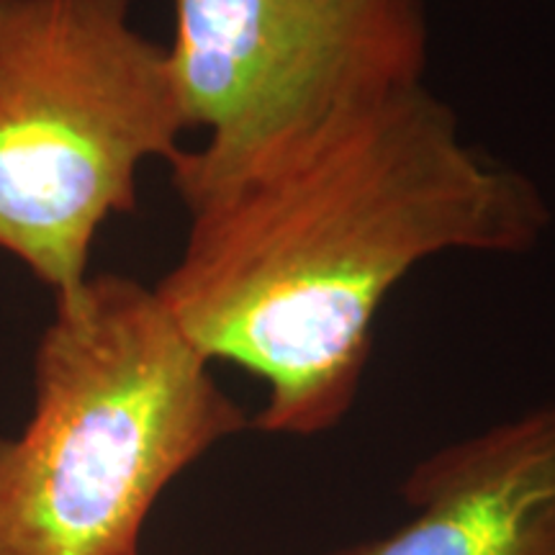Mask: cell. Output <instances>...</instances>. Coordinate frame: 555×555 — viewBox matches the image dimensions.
Wrapping results in <instances>:
<instances>
[{"instance_id":"1","label":"cell","mask_w":555,"mask_h":555,"mask_svg":"<svg viewBox=\"0 0 555 555\" xmlns=\"http://www.w3.org/2000/svg\"><path fill=\"white\" fill-rule=\"evenodd\" d=\"M189 234L157 296L208 363L258 376L253 427L314 437L356 404L386 298L450 253L525 255L530 176L463 134L425 78H373L170 159Z\"/></svg>"},{"instance_id":"2","label":"cell","mask_w":555,"mask_h":555,"mask_svg":"<svg viewBox=\"0 0 555 555\" xmlns=\"http://www.w3.org/2000/svg\"><path fill=\"white\" fill-rule=\"evenodd\" d=\"M247 427L155 286L88 275L54 296L31 420L0 437V555H139L172 478Z\"/></svg>"},{"instance_id":"3","label":"cell","mask_w":555,"mask_h":555,"mask_svg":"<svg viewBox=\"0 0 555 555\" xmlns=\"http://www.w3.org/2000/svg\"><path fill=\"white\" fill-rule=\"evenodd\" d=\"M185 129L134 0H0V249L54 296L82 286L101 227Z\"/></svg>"},{"instance_id":"4","label":"cell","mask_w":555,"mask_h":555,"mask_svg":"<svg viewBox=\"0 0 555 555\" xmlns=\"http://www.w3.org/2000/svg\"><path fill=\"white\" fill-rule=\"evenodd\" d=\"M191 129L229 142L373 78H425V0H172Z\"/></svg>"},{"instance_id":"5","label":"cell","mask_w":555,"mask_h":555,"mask_svg":"<svg viewBox=\"0 0 555 555\" xmlns=\"http://www.w3.org/2000/svg\"><path fill=\"white\" fill-rule=\"evenodd\" d=\"M414 515L330 555H555V399L409 470Z\"/></svg>"}]
</instances>
